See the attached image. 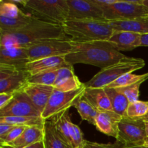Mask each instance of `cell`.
Wrapping results in <instances>:
<instances>
[{
	"instance_id": "cell-1",
	"label": "cell",
	"mask_w": 148,
	"mask_h": 148,
	"mask_svg": "<svg viewBox=\"0 0 148 148\" xmlns=\"http://www.w3.org/2000/svg\"><path fill=\"white\" fill-rule=\"evenodd\" d=\"M72 43L75 50L65 56L66 62L71 65L85 64L103 69L128 57L117 51L108 40L84 43L72 41Z\"/></svg>"
},
{
	"instance_id": "cell-2",
	"label": "cell",
	"mask_w": 148,
	"mask_h": 148,
	"mask_svg": "<svg viewBox=\"0 0 148 148\" xmlns=\"http://www.w3.org/2000/svg\"><path fill=\"white\" fill-rule=\"evenodd\" d=\"M67 38L62 26L35 18L20 30L10 33H0V46L26 48L50 39Z\"/></svg>"
},
{
	"instance_id": "cell-3",
	"label": "cell",
	"mask_w": 148,
	"mask_h": 148,
	"mask_svg": "<svg viewBox=\"0 0 148 148\" xmlns=\"http://www.w3.org/2000/svg\"><path fill=\"white\" fill-rule=\"evenodd\" d=\"M62 28L74 42L108 40L114 29L108 20H66Z\"/></svg>"
},
{
	"instance_id": "cell-4",
	"label": "cell",
	"mask_w": 148,
	"mask_h": 148,
	"mask_svg": "<svg viewBox=\"0 0 148 148\" xmlns=\"http://www.w3.org/2000/svg\"><path fill=\"white\" fill-rule=\"evenodd\" d=\"M22 6L27 14L38 20L62 26L67 20V0H23L12 1Z\"/></svg>"
},
{
	"instance_id": "cell-5",
	"label": "cell",
	"mask_w": 148,
	"mask_h": 148,
	"mask_svg": "<svg viewBox=\"0 0 148 148\" xmlns=\"http://www.w3.org/2000/svg\"><path fill=\"white\" fill-rule=\"evenodd\" d=\"M145 65V62L143 59L128 56L126 59L101 69L85 85L86 88H105L123 75L142 69Z\"/></svg>"
},
{
	"instance_id": "cell-6",
	"label": "cell",
	"mask_w": 148,
	"mask_h": 148,
	"mask_svg": "<svg viewBox=\"0 0 148 148\" xmlns=\"http://www.w3.org/2000/svg\"><path fill=\"white\" fill-rule=\"evenodd\" d=\"M30 62L53 56H66L75 50L70 38L50 39L26 47Z\"/></svg>"
},
{
	"instance_id": "cell-7",
	"label": "cell",
	"mask_w": 148,
	"mask_h": 148,
	"mask_svg": "<svg viewBox=\"0 0 148 148\" xmlns=\"http://www.w3.org/2000/svg\"><path fill=\"white\" fill-rule=\"evenodd\" d=\"M102 10L104 18L108 21L133 20L148 15V9L143 4V0H118Z\"/></svg>"
},
{
	"instance_id": "cell-8",
	"label": "cell",
	"mask_w": 148,
	"mask_h": 148,
	"mask_svg": "<svg viewBox=\"0 0 148 148\" xmlns=\"http://www.w3.org/2000/svg\"><path fill=\"white\" fill-rule=\"evenodd\" d=\"M85 88L86 87L84 85L79 89L69 92L53 90L49 102L41 114L42 118L45 120L51 119L58 114L69 110L72 106L74 107L77 101L83 96Z\"/></svg>"
},
{
	"instance_id": "cell-9",
	"label": "cell",
	"mask_w": 148,
	"mask_h": 148,
	"mask_svg": "<svg viewBox=\"0 0 148 148\" xmlns=\"http://www.w3.org/2000/svg\"><path fill=\"white\" fill-rule=\"evenodd\" d=\"M145 123L140 119L124 117L119 124L117 143L124 147H134L145 143Z\"/></svg>"
},
{
	"instance_id": "cell-10",
	"label": "cell",
	"mask_w": 148,
	"mask_h": 148,
	"mask_svg": "<svg viewBox=\"0 0 148 148\" xmlns=\"http://www.w3.org/2000/svg\"><path fill=\"white\" fill-rule=\"evenodd\" d=\"M30 74L26 70L0 64V93L15 94L28 84Z\"/></svg>"
},
{
	"instance_id": "cell-11",
	"label": "cell",
	"mask_w": 148,
	"mask_h": 148,
	"mask_svg": "<svg viewBox=\"0 0 148 148\" xmlns=\"http://www.w3.org/2000/svg\"><path fill=\"white\" fill-rule=\"evenodd\" d=\"M67 20H105L103 10L93 0H67Z\"/></svg>"
},
{
	"instance_id": "cell-12",
	"label": "cell",
	"mask_w": 148,
	"mask_h": 148,
	"mask_svg": "<svg viewBox=\"0 0 148 148\" xmlns=\"http://www.w3.org/2000/svg\"><path fill=\"white\" fill-rule=\"evenodd\" d=\"M5 116H41L31 100L23 90L14 95L11 102L0 109V117Z\"/></svg>"
},
{
	"instance_id": "cell-13",
	"label": "cell",
	"mask_w": 148,
	"mask_h": 148,
	"mask_svg": "<svg viewBox=\"0 0 148 148\" xmlns=\"http://www.w3.org/2000/svg\"><path fill=\"white\" fill-rule=\"evenodd\" d=\"M29 62L30 61L26 48L0 46V64L8 65L18 69L25 70V68Z\"/></svg>"
},
{
	"instance_id": "cell-14",
	"label": "cell",
	"mask_w": 148,
	"mask_h": 148,
	"mask_svg": "<svg viewBox=\"0 0 148 148\" xmlns=\"http://www.w3.org/2000/svg\"><path fill=\"white\" fill-rule=\"evenodd\" d=\"M142 35L130 31L114 30L108 41L119 51H132L141 46Z\"/></svg>"
},
{
	"instance_id": "cell-15",
	"label": "cell",
	"mask_w": 148,
	"mask_h": 148,
	"mask_svg": "<svg viewBox=\"0 0 148 148\" xmlns=\"http://www.w3.org/2000/svg\"><path fill=\"white\" fill-rule=\"evenodd\" d=\"M54 88L52 86L28 83L23 90L27 94L40 114H43Z\"/></svg>"
},
{
	"instance_id": "cell-16",
	"label": "cell",
	"mask_w": 148,
	"mask_h": 148,
	"mask_svg": "<svg viewBox=\"0 0 148 148\" xmlns=\"http://www.w3.org/2000/svg\"><path fill=\"white\" fill-rule=\"evenodd\" d=\"M85 84L79 81L74 71L73 65H68L58 70L57 77L53 88L58 90L69 92L78 90L84 86Z\"/></svg>"
},
{
	"instance_id": "cell-17",
	"label": "cell",
	"mask_w": 148,
	"mask_h": 148,
	"mask_svg": "<svg viewBox=\"0 0 148 148\" xmlns=\"http://www.w3.org/2000/svg\"><path fill=\"white\" fill-rule=\"evenodd\" d=\"M123 117L114 111H101L95 120V127L106 135L116 139L119 134V124Z\"/></svg>"
},
{
	"instance_id": "cell-18",
	"label": "cell",
	"mask_w": 148,
	"mask_h": 148,
	"mask_svg": "<svg viewBox=\"0 0 148 148\" xmlns=\"http://www.w3.org/2000/svg\"><path fill=\"white\" fill-rule=\"evenodd\" d=\"M69 65L65 59V56H53L43 58L29 62L25 66V69L30 75L44 72L59 70L64 66Z\"/></svg>"
},
{
	"instance_id": "cell-19",
	"label": "cell",
	"mask_w": 148,
	"mask_h": 148,
	"mask_svg": "<svg viewBox=\"0 0 148 148\" xmlns=\"http://www.w3.org/2000/svg\"><path fill=\"white\" fill-rule=\"evenodd\" d=\"M83 96L99 112L113 111L111 101L105 88H85Z\"/></svg>"
},
{
	"instance_id": "cell-20",
	"label": "cell",
	"mask_w": 148,
	"mask_h": 148,
	"mask_svg": "<svg viewBox=\"0 0 148 148\" xmlns=\"http://www.w3.org/2000/svg\"><path fill=\"white\" fill-rule=\"evenodd\" d=\"M108 22L114 30L130 31L140 35L148 34V15L133 20Z\"/></svg>"
},
{
	"instance_id": "cell-21",
	"label": "cell",
	"mask_w": 148,
	"mask_h": 148,
	"mask_svg": "<svg viewBox=\"0 0 148 148\" xmlns=\"http://www.w3.org/2000/svg\"><path fill=\"white\" fill-rule=\"evenodd\" d=\"M44 129L39 127H27L20 137L8 145L1 146H9L13 148H23L29 145L43 141Z\"/></svg>"
},
{
	"instance_id": "cell-22",
	"label": "cell",
	"mask_w": 148,
	"mask_h": 148,
	"mask_svg": "<svg viewBox=\"0 0 148 148\" xmlns=\"http://www.w3.org/2000/svg\"><path fill=\"white\" fill-rule=\"evenodd\" d=\"M43 129L45 148H72L58 132L52 119L46 120Z\"/></svg>"
},
{
	"instance_id": "cell-23",
	"label": "cell",
	"mask_w": 148,
	"mask_h": 148,
	"mask_svg": "<svg viewBox=\"0 0 148 148\" xmlns=\"http://www.w3.org/2000/svg\"><path fill=\"white\" fill-rule=\"evenodd\" d=\"M36 17L23 12L14 18L0 17V33H10L23 28L31 23Z\"/></svg>"
},
{
	"instance_id": "cell-24",
	"label": "cell",
	"mask_w": 148,
	"mask_h": 148,
	"mask_svg": "<svg viewBox=\"0 0 148 148\" xmlns=\"http://www.w3.org/2000/svg\"><path fill=\"white\" fill-rule=\"evenodd\" d=\"M105 90L111 101L113 111L123 118L125 117L127 108L130 103L127 97L117 88H105Z\"/></svg>"
},
{
	"instance_id": "cell-25",
	"label": "cell",
	"mask_w": 148,
	"mask_h": 148,
	"mask_svg": "<svg viewBox=\"0 0 148 148\" xmlns=\"http://www.w3.org/2000/svg\"><path fill=\"white\" fill-rule=\"evenodd\" d=\"M82 120L87 121L92 125H95V120L99 111L94 108L84 96L81 97L74 106Z\"/></svg>"
},
{
	"instance_id": "cell-26",
	"label": "cell",
	"mask_w": 148,
	"mask_h": 148,
	"mask_svg": "<svg viewBox=\"0 0 148 148\" xmlns=\"http://www.w3.org/2000/svg\"><path fill=\"white\" fill-rule=\"evenodd\" d=\"M46 120L41 116H5L0 117V123L14 126L39 127L43 128Z\"/></svg>"
},
{
	"instance_id": "cell-27",
	"label": "cell",
	"mask_w": 148,
	"mask_h": 148,
	"mask_svg": "<svg viewBox=\"0 0 148 148\" xmlns=\"http://www.w3.org/2000/svg\"><path fill=\"white\" fill-rule=\"evenodd\" d=\"M52 119L54 121L58 132L63 137L64 140L71 146L70 131L72 122L70 119L69 110L58 114L56 116L52 118Z\"/></svg>"
},
{
	"instance_id": "cell-28",
	"label": "cell",
	"mask_w": 148,
	"mask_h": 148,
	"mask_svg": "<svg viewBox=\"0 0 148 148\" xmlns=\"http://www.w3.org/2000/svg\"><path fill=\"white\" fill-rule=\"evenodd\" d=\"M148 79V72L143 75H135L133 72L126 74L110 84L106 88H119L130 86L140 81H146Z\"/></svg>"
},
{
	"instance_id": "cell-29",
	"label": "cell",
	"mask_w": 148,
	"mask_h": 148,
	"mask_svg": "<svg viewBox=\"0 0 148 148\" xmlns=\"http://www.w3.org/2000/svg\"><path fill=\"white\" fill-rule=\"evenodd\" d=\"M57 74L58 70L40 72L36 75H30L29 77L28 83L53 87Z\"/></svg>"
},
{
	"instance_id": "cell-30",
	"label": "cell",
	"mask_w": 148,
	"mask_h": 148,
	"mask_svg": "<svg viewBox=\"0 0 148 148\" xmlns=\"http://www.w3.org/2000/svg\"><path fill=\"white\" fill-rule=\"evenodd\" d=\"M148 113V101H137L131 103L127 108L126 116L130 119H141Z\"/></svg>"
},
{
	"instance_id": "cell-31",
	"label": "cell",
	"mask_w": 148,
	"mask_h": 148,
	"mask_svg": "<svg viewBox=\"0 0 148 148\" xmlns=\"http://www.w3.org/2000/svg\"><path fill=\"white\" fill-rule=\"evenodd\" d=\"M23 12L20 7L12 1H0V17L14 18Z\"/></svg>"
},
{
	"instance_id": "cell-32",
	"label": "cell",
	"mask_w": 148,
	"mask_h": 148,
	"mask_svg": "<svg viewBox=\"0 0 148 148\" xmlns=\"http://www.w3.org/2000/svg\"><path fill=\"white\" fill-rule=\"evenodd\" d=\"M145 81H140L133 85H130V86L124 87V88H117L120 92H122L124 95L127 98L130 103H134L136 101H139L140 98V88L142 84Z\"/></svg>"
},
{
	"instance_id": "cell-33",
	"label": "cell",
	"mask_w": 148,
	"mask_h": 148,
	"mask_svg": "<svg viewBox=\"0 0 148 148\" xmlns=\"http://www.w3.org/2000/svg\"><path fill=\"white\" fill-rule=\"evenodd\" d=\"M71 146L72 148H84L86 140L84 139L82 131L76 124L72 123L70 131Z\"/></svg>"
},
{
	"instance_id": "cell-34",
	"label": "cell",
	"mask_w": 148,
	"mask_h": 148,
	"mask_svg": "<svg viewBox=\"0 0 148 148\" xmlns=\"http://www.w3.org/2000/svg\"><path fill=\"white\" fill-rule=\"evenodd\" d=\"M26 127H27L25 126H14V128L8 133V134L4 139L0 140V145H8L14 142L18 137H20Z\"/></svg>"
},
{
	"instance_id": "cell-35",
	"label": "cell",
	"mask_w": 148,
	"mask_h": 148,
	"mask_svg": "<svg viewBox=\"0 0 148 148\" xmlns=\"http://www.w3.org/2000/svg\"><path fill=\"white\" fill-rule=\"evenodd\" d=\"M84 148H124V146L117 142L114 144H103L95 142L86 141Z\"/></svg>"
},
{
	"instance_id": "cell-36",
	"label": "cell",
	"mask_w": 148,
	"mask_h": 148,
	"mask_svg": "<svg viewBox=\"0 0 148 148\" xmlns=\"http://www.w3.org/2000/svg\"><path fill=\"white\" fill-rule=\"evenodd\" d=\"M16 94V93H15ZM15 94L13 93H0V109L8 105L14 98Z\"/></svg>"
},
{
	"instance_id": "cell-37",
	"label": "cell",
	"mask_w": 148,
	"mask_h": 148,
	"mask_svg": "<svg viewBox=\"0 0 148 148\" xmlns=\"http://www.w3.org/2000/svg\"><path fill=\"white\" fill-rule=\"evenodd\" d=\"M14 127V125L5 124V123H0V140L4 139Z\"/></svg>"
},
{
	"instance_id": "cell-38",
	"label": "cell",
	"mask_w": 148,
	"mask_h": 148,
	"mask_svg": "<svg viewBox=\"0 0 148 148\" xmlns=\"http://www.w3.org/2000/svg\"><path fill=\"white\" fill-rule=\"evenodd\" d=\"M94 2L99 6L101 9H103L105 7H108V6L113 5L115 4L118 0H93Z\"/></svg>"
},
{
	"instance_id": "cell-39",
	"label": "cell",
	"mask_w": 148,
	"mask_h": 148,
	"mask_svg": "<svg viewBox=\"0 0 148 148\" xmlns=\"http://www.w3.org/2000/svg\"><path fill=\"white\" fill-rule=\"evenodd\" d=\"M1 148H13V147H9V146H1ZM23 148H45V147H44V143H43V141H41Z\"/></svg>"
},
{
	"instance_id": "cell-40",
	"label": "cell",
	"mask_w": 148,
	"mask_h": 148,
	"mask_svg": "<svg viewBox=\"0 0 148 148\" xmlns=\"http://www.w3.org/2000/svg\"><path fill=\"white\" fill-rule=\"evenodd\" d=\"M141 46L148 47V34L142 35Z\"/></svg>"
},
{
	"instance_id": "cell-41",
	"label": "cell",
	"mask_w": 148,
	"mask_h": 148,
	"mask_svg": "<svg viewBox=\"0 0 148 148\" xmlns=\"http://www.w3.org/2000/svg\"><path fill=\"white\" fill-rule=\"evenodd\" d=\"M124 148H148V143H145L141 145L134 146V147H124Z\"/></svg>"
},
{
	"instance_id": "cell-42",
	"label": "cell",
	"mask_w": 148,
	"mask_h": 148,
	"mask_svg": "<svg viewBox=\"0 0 148 148\" xmlns=\"http://www.w3.org/2000/svg\"><path fill=\"white\" fill-rule=\"evenodd\" d=\"M145 123V129H146V140L145 143H148V122Z\"/></svg>"
},
{
	"instance_id": "cell-43",
	"label": "cell",
	"mask_w": 148,
	"mask_h": 148,
	"mask_svg": "<svg viewBox=\"0 0 148 148\" xmlns=\"http://www.w3.org/2000/svg\"><path fill=\"white\" fill-rule=\"evenodd\" d=\"M140 119L143 120V121H145V122H148V113L145 116H143V118Z\"/></svg>"
},
{
	"instance_id": "cell-44",
	"label": "cell",
	"mask_w": 148,
	"mask_h": 148,
	"mask_svg": "<svg viewBox=\"0 0 148 148\" xmlns=\"http://www.w3.org/2000/svg\"><path fill=\"white\" fill-rule=\"evenodd\" d=\"M143 4L148 9V0H143Z\"/></svg>"
}]
</instances>
